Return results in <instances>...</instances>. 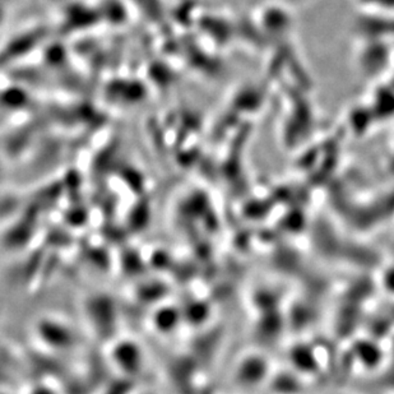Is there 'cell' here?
Segmentation results:
<instances>
[{"label": "cell", "mask_w": 394, "mask_h": 394, "mask_svg": "<svg viewBox=\"0 0 394 394\" xmlns=\"http://www.w3.org/2000/svg\"><path fill=\"white\" fill-rule=\"evenodd\" d=\"M34 394H49V393H45V392H38V393H34Z\"/></svg>", "instance_id": "obj_1"}, {"label": "cell", "mask_w": 394, "mask_h": 394, "mask_svg": "<svg viewBox=\"0 0 394 394\" xmlns=\"http://www.w3.org/2000/svg\"><path fill=\"white\" fill-rule=\"evenodd\" d=\"M0 394H3V393H0Z\"/></svg>", "instance_id": "obj_2"}]
</instances>
